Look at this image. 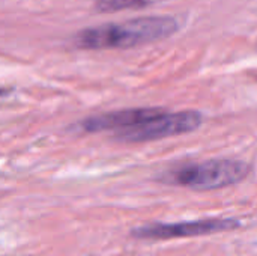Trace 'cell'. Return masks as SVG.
<instances>
[{
	"instance_id": "3",
	"label": "cell",
	"mask_w": 257,
	"mask_h": 256,
	"mask_svg": "<svg viewBox=\"0 0 257 256\" xmlns=\"http://www.w3.org/2000/svg\"><path fill=\"white\" fill-rule=\"evenodd\" d=\"M202 124L203 115L197 110L167 112L160 107L157 113L146 121L130 130L117 133L113 137L123 143H145L196 131Z\"/></svg>"
},
{
	"instance_id": "5",
	"label": "cell",
	"mask_w": 257,
	"mask_h": 256,
	"mask_svg": "<svg viewBox=\"0 0 257 256\" xmlns=\"http://www.w3.org/2000/svg\"><path fill=\"white\" fill-rule=\"evenodd\" d=\"M155 0H95L93 8L96 12L108 14L126 9H142L152 5Z\"/></svg>"
},
{
	"instance_id": "1",
	"label": "cell",
	"mask_w": 257,
	"mask_h": 256,
	"mask_svg": "<svg viewBox=\"0 0 257 256\" xmlns=\"http://www.w3.org/2000/svg\"><path fill=\"white\" fill-rule=\"evenodd\" d=\"M178 29L179 23L173 17L149 15L81 29L74 35L72 44L80 50H123L166 39L176 33Z\"/></svg>"
},
{
	"instance_id": "4",
	"label": "cell",
	"mask_w": 257,
	"mask_h": 256,
	"mask_svg": "<svg viewBox=\"0 0 257 256\" xmlns=\"http://www.w3.org/2000/svg\"><path fill=\"white\" fill-rule=\"evenodd\" d=\"M241 226V222L232 217H211L184 222H152L131 229V237L148 241H166L175 238H190L211 235L226 231H233Z\"/></svg>"
},
{
	"instance_id": "2",
	"label": "cell",
	"mask_w": 257,
	"mask_h": 256,
	"mask_svg": "<svg viewBox=\"0 0 257 256\" xmlns=\"http://www.w3.org/2000/svg\"><path fill=\"white\" fill-rule=\"evenodd\" d=\"M251 166L236 158H211L205 161H188L163 170L157 180L163 184L184 187L196 192L220 190L245 181Z\"/></svg>"
}]
</instances>
